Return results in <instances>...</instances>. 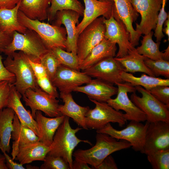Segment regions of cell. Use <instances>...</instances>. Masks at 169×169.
<instances>
[{
  "label": "cell",
  "instance_id": "obj_10",
  "mask_svg": "<svg viewBox=\"0 0 169 169\" xmlns=\"http://www.w3.org/2000/svg\"><path fill=\"white\" fill-rule=\"evenodd\" d=\"M22 96L26 105L31 109V115L34 119L37 110L43 112L50 117L62 115L58 110L59 100L39 87L35 90L29 88Z\"/></svg>",
  "mask_w": 169,
  "mask_h": 169
},
{
  "label": "cell",
  "instance_id": "obj_30",
  "mask_svg": "<svg viewBox=\"0 0 169 169\" xmlns=\"http://www.w3.org/2000/svg\"><path fill=\"white\" fill-rule=\"evenodd\" d=\"M115 58L120 63L125 72H142L149 76L155 77L144 63V60L147 58L139 54L136 48L130 51L126 55L122 58Z\"/></svg>",
  "mask_w": 169,
  "mask_h": 169
},
{
  "label": "cell",
  "instance_id": "obj_51",
  "mask_svg": "<svg viewBox=\"0 0 169 169\" xmlns=\"http://www.w3.org/2000/svg\"><path fill=\"white\" fill-rule=\"evenodd\" d=\"M165 52H164V57L163 59L169 61V46L165 50Z\"/></svg>",
  "mask_w": 169,
  "mask_h": 169
},
{
  "label": "cell",
  "instance_id": "obj_3",
  "mask_svg": "<svg viewBox=\"0 0 169 169\" xmlns=\"http://www.w3.org/2000/svg\"><path fill=\"white\" fill-rule=\"evenodd\" d=\"M49 50L35 31L27 28L24 33L14 31L12 41L3 52L10 56L16 51H21L32 61L40 62L42 56Z\"/></svg>",
  "mask_w": 169,
  "mask_h": 169
},
{
  "label": "cell",
  "instance_id": "obj_31",
  "mask_svg": "<svg viewBox=\"0 0 169 169\" xmlns=\"http://www.w3.org/2000/svg\"><path fill=\"white\" fill-rule=\"evenodd\" d=\"M121 77L124 82H129L134 86H141L148 90L157 85L169 86V79H162L147 75L145 73L140 77H136L131 73L123 71Z\"/></svg>",
  "mask_w": 169,
  "mask_h": 169
},
{
  "label": "cell",
  "instance_id": "obj_38",
  "mask_svg": "<svg viewBox=\"0 0 169 169\" xmlns=\"http://www.w3.org/2000/svg\"><path fill=\"white\" fill-rule=\"evenodd\" d=\"M40 169H70L69 164L62 157L47 154Z\"/></svg>",
  "mask_w": 169,
  "mask_h": 169
},
{
  "label": "cell",
  "instance_id": "obj_47",
  "mask_svg": "<svg viewBox=\"0 0 169 169\" xmlns=\"http://www.w3.org/2000/svg\"><path fill=\"white\" fill-rule=\"evenodd\" d=\"M13 35L6 34L0 30V52H3L12 41Z\"/></svg>",
  "mask_w": 169,
  "mask_h": 169
},
{
  "label": "cell",
  "instance_id": "obj_17",
  "mask_svg": "<svg viewBox=\"0 0 169 169\" xmlns=\"http://www.w3.org/2000/svg\"><path fill=\"white\" fill-rule=\"evenodd\" d=\"M83 0L85 5L83 18L76 26L79 34L88 24L100 16H102L106 19L112 16L115 18L118 16L113 1Z\"/></svg>",
  "mask_w": 169,
  "mask_h": 169
},
{
  "label": "cell",
  "instance_id": "obj_19",
  "mask_svg": "<svg viewBox=\"0 0 169 169\" xmlns=\"http://www.w3.org/2000/svg\"><path fill=\"white\" fill-rule=\"evenodd\" d=\"M85 84L84 86L76 87L73 91L84 94L89 99L104 102H106L112 96L116 95L117 93V87L99 79H92Z\"/></svg>",
  "mask_w": 169,
  "mask_h": 169
},
{
  "label": "cell",
  "instance_id": "obj_8",
  "mask_svg": "<svg viewBox=\"0 0 169 169\" xmlns=\"http://www.w3.org/2000/svg\"><path fill=\"white\" fill-rule=\"evenodd\" d=\"M148 122L131 120L126 127L121 130L114 128L108 123L102 128L96 130L97 133H105L117 139L125 140L130 143L135 151L142 152Z\"/></svg>",
  "mask_w": 169,
  "mask_h": 169
},
{
  "label": "cell",
  "instance_id": "obj_28",
  "mask_svg": "<svg viewBox=\"0 0 169 169\" xmlns=\"http://www.w3.org/2000/svg\"><path fill=\"white\" fill-rule=\"evenodd\" d=\"M51 0H21L19 10L27 17L42 21L48 19Z\"/></svg>",
  "mask_w": 169,
  "mask_h": 169
},
{
  "label": "cell",
  "instance_id": "obj_35",
  "mask_svg": "<svg viewBox=\"0 0 169 169\" xmlns=\"http://www.w3.org/2000/svg\"><path fill=\"white\" fill-rule=\"evenodd\" d=\"M146 155L153 169H169V149L158 150Z\"/></svg>",
  "mask_w": 169,
  "mask_h": 169
},
{
  "label": "cell",
  "instance_id": "obj_52",
  "mask_svg": "<svg viewBox=\"0 0 169 169\" xmlns=\"http://www.w3.org/2000/svg\"><path fill=\"white\" fill-rule=\"evenodd\" d=\"M0 169H8L5 163V160L0 161Z\"/></svg>",
  "mask_w": 169,
  "mask_h": 169
},
{
  "label": "cell",
  "instance_id": "obj_12",
  "mask_svg": "<svg viewBox=\"0 0 169 169\" xmlns=\"http://www.w3.org/2000/svg\"><path fill=\"white\" fill-rule=\"evenodd\" d=\"M104 22L105 26V38L119 46L115 58H122L135 48L131 43L130 33L126 26L119 18L112 16L108 19L105 18Z\"/></svg>",
  "mask_w": 169,
  "mask_h": 169
},
{
  "label": "cell",
  "instance_id": "obj_41",
  "mask_svg": "<svg viewBox=\"0 0 169 169\" xmlns=\"http://www.w3.org/2000/svg\"><path fill=\"white\" fill-rule=\"evenodd\" d=\"M36 79L38 86L43 90L55 98L59 97L57 88L53 85L48 76Z\"/></svg>",
  "mask_w": 169,
  "mask_h": 169
},
{
  "label": "cell",
  "instance_id": "obj_16",
  "mask_svg": "<svg viewBox=\"0 0 169 169\" xmlns=\"http://www.w3.org/2000/svg\"><path fill=\"white\" fill-rule=\"evenodd\" d=\"M92 79L84 72H80L60 64L51 81L62 93H71L78 86L86 84Z\"/></svg>",
  "mask_w": 169,
  "mask_h": 169
},
{
  "label": "cell",
  "instance_id": "obj_43",
  "mask_svg": "<svg viewBox=\"0 0 169 169\" xmlns=\"http://www.w3.org/2000/svg\"><path fill=\"white\" fill-rule=\"evenodd\" d=\"M7 81L13 84L15 82V75L9 71L5 67L2 61V57L0 54V81Z\"/></svg>",
  "mask_w": 169,
  "mask_h": 169
},
{
  "label": "cell",
  "instance_id": "obj_55",
  "mask_svg": "<svg viewBox=\"0 0 169 169\" xmlns=\"http://www.w3.org/2000/svg\"><path fill=\"white\" fill-rule=\"evenodd\" d=\"M100 1H113L112 0H99Z\"/></svg>",
  "mask_w": 169,
  "mask_h": 169
},
{
  "label": "cell",
  "instance_id": "obj_37",
  "mask_svg": "<svg viewBox=\"0 0 169 169\" xmlns=\"http://www.w3.org/2000/svg\"><path fill=\"white\" fill-rule=\"evenodd\" d=\"M40 63L44 67L47 76L51 80L55 75L58 67L61 64L51 49L49 50L42 56Z\"/></svg>",
  "mask_w": 169,
  "mask_h": 169
},
{
  "label": "cell",
  "instance_id": "obj_53",
  "mask_svg": "<svg viewBox=\"0 0 169 169\" xmlns=\"http://www.w3.org/2000/svg\"><path fill=\"white\" fill-rule=\"evenodd\" d=\"M5 161V157L3 155L0 153V161Z\"/></svg>",
  "mask_w": 169,
  "mask_h": 169
},
{
  "label": "cell",
  "instance_id": "obj_20",
  "mask_svg": "<svg viewBox=\"0 0 169 169\" xmlns=\"http://www.w3.org/2000/svg\"><path fill=\"white\" fill-rule=\"evenodd\" d=\"M112 0L118 17L125 24L130 33L131 43L135 47L138 45L141 36L132 25L139 16L138 13L134 8L130 0Z\"/></svg>",
  "mask_w": 169,
  "mask_h": 169
},
{
  "label": "cell",
  "instance_id": "obj_2",
  "mask_svg": "<svg viewBox=\"0 0 169 169\" xmlns=\"http://www.w3.org/2000/svg\"><path fill=\"white\" fill-rule=\"evenodd\" d=\"M69 120V117L65 116L55 132L50 146L51 150L47 154L62 157L69 164L70 169H72V156L75 148L81 142L91 144L88 140L80 139L76 136V133L83 128H72Z\"/></svg>",
  "mask_w": 169,
  "mask_h": 169
},
{
  "label": "cell",
  "instance_id": "obj_25",
  "mask_svg": "<svg viewBox=\"0 0 169 169\" xmlns=\"http://www.w3.org/2000/svg\"><path fill=\"white\" fill-rule=\"evenodd\" d=\"M117 50L116 44L105 38L93 48L80 64V70L83 71L107 58L115 57Z\"/></svg>",
  "mask_w": 169,
  "mask_h": 169
},
{
  "label": "cell",
  "instance_id": "obj_21",
  "mask_svg": "<svg viewBox=\"0 0 169 169\" xmlns=\"http://www.w3.org/2000/svg\"><path fill=\"white\" fill-rule=\"evenodd\" d=\"M22 95L11 84L9 95L6 107L12 109L18 118L21 123L33 130L38 136V130L37 123L32 116L31 112L27 110L21 101Z\"/></svg>",
  "mask_w": 169,
  "mask_h": 169
},
{
  "label": "cell",
  "instance_id": "obj_46",
  "mask_svg": "<svg viewBox=\"0 0 169 169\" xmlns=\"http://www.w3.org/2000/svg\"><path fill=\"white\" fill-rule=\"evenodd\" d=\"M5 157L6 165L8 169H25L23 165L15 162L12 157H10L6 152H3Z\"/></svg>",
  "mask_w": 169,
  "mask_h": 169
},
{
  "label": "cell",
  "instance_id": "obj_7",
  "mask_svg": "<svg viewBox=\"0 0 169 169\" xmlns=\"http://www.w3.org/2000/svg\"><path fill=\"white\" fill-rule=\"evenodd\" d=\"M90 100L95 106L93 109H90L85 115V123L88 129L100 130L110 122L117 123L120 127L126 124L127 120L121 112L115 110L107 102Z\"/></svg>",
  "mask_w": 169,
  "mask_h": 169
},
{
  "label": "cell",
  "instance_id": "obj_50",
  "mask_svg": "<svg viewBox=\"0 0 169 169\" xmlns=\"http://www.w3.org/2000/svg\"><path fill=\"white\" fill-rule=\"evenodd\" d=\"M165 28L162 29L163 31L168 37V40L169 39V18H167L164 23Z\"/></svg>",
  "mask_w": 169,
  "mask_h": 169
},
{
  "label": "cell",
  "instance_id": "obj_27",
  "mask_svg": "<svg viewBox=\"0 0 169 169\" xmlns=\"http://www.w3.org/2000/svg\"><path fill=\"white\" fill-rule=\"evenodd\" d=\"M20 2L12 9H0V30L4 33L13 35L14 31L23 33L26 32L27 28L21 24L18 20Z\"/></svg>",
  "mask_w": 169,
  "mask_h": 169
},
{
  "label": "cell",
  "instance_id": "obj_26",
  "mask_svg": "<svg viewBox=\"0 0 169 169\" xmlns=\"http://www.w3.org/2000/svg\"><path fill=\"white\" fill-rule=\"evenodd\" d=\"M13 125V131L12 133L11 138L13 141L11 154L13 159L14 160L15 154L19 146L39 140L38 136L33 130L21 123L15 113Z\"/></svg>",
  "mask_w": 169,
  "mask_h": 169
},
{
  "label": "cell",
  "instance_id": "obj_29",
  "mask_svg": "<svg viewBox=\"0 0 169 169\" xmlns=\"http://www.w3.org/2000/svg\"><path fill=\"white\" fill-rule=\"evenodd\" d=\"M14 115L13 110L8 107L4 108L0 112V149L2 152H10Z\"/></svg>",
  "mask_w": 169,
  "mask_h": 169
},
{
  "label": "cell",
  "instance_id": "obj_32",
  "mask_svg": "<svg viewBox=\"0 0 169 169\" xmlns=\"http://www.w3.org/2000/svg\"><path fill=\"white\" fill-rule=\"evenodd\" d=\"M153 32L145 34L141 41V45L136 48L137 52L153 60L163 59L164 53L159 50L160 42H155L152 39Z\"/></svg>",
  "mask_w": 169,
  "mask_h": 169
},
{
  "label": "cell",
  "instance_id": "obj_4",
  "mask_svg": "<svg viewBox=\"0 0 169 169\" xmlns=\"http://www.w3.org/2000/svg\"><path fill=\"white\" fill-rule=\"evenodd\" d=\"M3 63L6 69L15 75L16 81L13 84L22 95L29 88L39 87L29 58L23 52H15L7 56Z\"/></svg>",
  "mask_w": 169,
  "mask_h": 169
},
{
  "label": "cell",
  "instance_id": "obj_48",
  "mask_svg": "<svg viewBox=\"0 0 169 169\" xmlns=\"http://www.w3.org/2000/svg\"><path fill=\"white\" fill-rule=\"evenodd\" d=\"M21 0H0V9H10L15 7Z\"/></svg>",
  "mask_w": 169,
  "mask_h": 169
},
{
  "label": "cell",
  "instance_id": "obj_34",
  "mask_svg": "<svg viewBox=\"0 0 169 169\" xmlns=\"http://www.w3.org/2000/svg\"><path fill=\"white\" fill-rule=\"evenodd\" d=\"M61 64L74 70L80 71L79 64L76 54L65 51L59 47L51 49Z\"/></svg>",
  "mask_w": 169,
  "mask_h": 169
},
{
  "label": "cell",
  "instance_id": "obj_40",
  "mask_svg": "<svg viewBox=\"0 0 169 169\" xmlns=\"http://www.w3.org/2000/svg\"><path fill=\"white\" fill-rule=\"evenodd\" d=\"M148 91L159 101L169 106V86L157 85L152 88Z\"/></svg>",
  "mask_w": 169,
  "mask_h": 169
},
{
  "label": "cell",
  "instance_id": "obj_1",
  "mask_svg": "<svg viewBox=\"0 0 169 169\" xmlns=\"http://www.w3.org/2000/svg\"><path fill=\"white\" fill-rule=\"evenodd\" d=\"M95 145L86 149H78L73 152L75 158L85 162L95 169L109 155L116 151L129 148L130 143L124 140L118 141L108 134L97 133Z\"/></svg>",
  "mask_w": 169,
  "mask_h": 169
},
{
  "label": "cell",
  "instance_id": "obj_6",
  "mask_svg": "<svg viewBox=\"0 0 169 169\" xmlns=\"http://www.w3.org/2000/svg\"><path fill=\"white\" fill-rule=\"evenodd\" d=\"M135 87L136 91L141 94V97L138 96L136 92L133 93L130 99L145 114L146 121L169 122V106L159 101L142 87L139 85Z\"/></svg>",
  "mask_w": 169,
  "mask_h": 169
},
{
  "label": "cell",
  "instance_id": "obj_36",
  "mask_svg": "<svg viewBox=\"0 0 169 169\" xmlns=\"http://www.w3.org/2000/svg\"><path fill=\"white\" fill-rule=\"evenodd\" d=\"M144 63L155 77L162 76L169 78V61L163 59L153 60L147 58Z\"/></svg>",
  "mask_w": 169,
  "mask_h": 169
},
{
  "label": "cell",
  "instance_id": "obj_9",
  "mask_svg": "<svg viewBox=\"0 0 169 169\" xmlns=\"http://www.w3.org/2000/svg\"><path fill=\"white\" fill-rule=\"evenodd\" d=\"M105 18L103 17L97 18L79 34L76 44V53L79 65L93 48L105 38Z\"/></svg>",
  "mask_w": 169,
  "mask_h": 169
},
{
  "label": "cell",
  "instance_id": "obj_15",
  "mask_svg": "<svg viewBox=\"0 0 169 169\" xmlns=\"http://www.w3.org/2000/svg\"><path fill=\"white\" fill-rule=\"evenodd\" d=\"M91 78L99 79L116 85L125 82L121 77L124 69L115 57H109L83 71Z\"/></svg>",
  "mask_w": 169,
  "mask_h": 169
},
{
  "label": "cell",
  "instance_id": "obj_39",
  "mask_svg": "<svg viewBox=\"0 0 169 169\" xmlns=\"http://www.w3.org/2000/svg\"><path fill=\"white\" fill-rule=\"evenodd\" d=\"M166 0H162L161 6L159 13L154 35L156 38V42H160L165 36L163 33V25L169 17V14L165 10Z\"/></svg>",
  "mask_w": 169,
  "mask_h": 169
},
{
  "label": "cell",
  "instance_id": "obj_22",
  "mask_svg": "<svg viewBox=\"0 0 169 169\" xmlns=\"http://www.w3.org/2000/svg\"><path fill=\"white\" fill-rule=\"evenodd\" d=\"M50 150V146L39 141L20 145L16 152L14 160L23 165L34 161H44Z\"/></svg>",
  "mask_w": 169,
  "mask_h": 169
},
{
  "label": "cell",
  "instance_id": "obj_14",
  "mask_svg": "<svg viewBox=\"0 0 169 169\" xmlns=\"http://www.w3.org/2000/svg\"><path fill=\"white\" fill-rule=\"evenodd\" d=\"M148 122L141 153L147 155L158 150L169 149V122Z\"/></svg>",
  "mask_w": 169,
  "mask_h": 169
},
{
  "label": "cell",
  "instance_id": "obj_49",
  "mask_svg": "<svg viewBox=\"0 0 169 169\" xmlns=\"http://www.w3.org/2000/svg\"><path fill=\"white\" fill-rule=\"evenodd\" d=\"M88 164L84 161L75 158L72 162V169H92Z\"/></svg>",
  "mask_w": 169,
  "mask_h": 169
},
{
  "label": "cell",
  "instance_id": "obj_13",
  "mask_svg": "<svg viewBox=\"0 0 169 169\" xmlns=\"http://www.w3.org/2000/svg\"><path fill=\"white\" fill-rule=\"evenodd\" d=\"M135 10L139 13L141 20L136 23V30L139 34H146L156 27L158 15L162 0H130Z\"/></svg>",
  "mask_w": 169,
  "mask_h": 169
},
{
  "label": "cell",
  "instance_id": "obj_18",
  "mask_svg": "<svg viewBox=\"0 0 169 169\" xmlns=\"http://www.w3.org/2000/svg\"><path fill=\"white\" fill-rule=\"evenodd\" d=\"M80 14L71 10H65L58 11L55 15L52 24L61 26L62 24L65 27L67 32L66 41V51L75 54L77 52V41L79 34L76 24L79 23Z\"/></svg>",
  "mask_w": 169,
  "mask_h": 169
},
{
  "label": "cell",
  "instance_id": "obj_44",
  "mask_svg": "<svg viewBox=\"0 0 169 169\" xmlns=\"http://www.w3.org/2000/svg\"><path fill=\"white\" fill-rule=\"evenodd\" d=\"M117 165L113 157L109 155L105 158L95 169H117Z\"/></svg>",
  "mask_w": 169,
  "mask_h": 169
},
{
  "label": "cell",
  "instance_id": "obj_24",
  "mask_svg": "<svg viewBox=\"0 0 169 169\" xmlns=\"http://www.w3.org/2000/svg\"><path fill=\"white\" fill-rule=\"evenodd\" d=\"M65 116L48 118L44 116L40 110L36 112L35 120L38 130V137L40 141L50 146L56 131L63 121Z\"/></svg>",
  "mask_w": 169,
  "mask_h": 169
},
{
  "label": "cell",
  "instance_id": "obj_54",
  "mask_svg": "<svg viewBox=\"0 0 169 169\" xmlns=\"http://www.w3.org/2000/svg\"><path fill=\"white\" fill-rule=\"evenodd\" d=\"M29 166V165H28ZM30 167H29L28 165H27L26 166V167L27 169H31V168H33V169H39V168L37 167V166H29Z\"/></svg>",
  "mask_w": 169,
  "mask_h": 169
},
{
  "label": "cell",
  "instance_id": "obj_23",
  "mask_svg": "<svg viewBox=\"0 0 169 169\" xmlns=\"http://www.w3.org/2000/svg\"><path fill=\"white\" fill-rule=\"evenodd\" d=\"M59 97L64 105H59L58 110L62 115L71 118L82 128L88 129L85 123V115L90 109L88 106H82L74 100L71 93L60 92Z\"/></svg>",
  "mask_w": 169,
  "mask_h": 169
},
{
  "label": "cell",
  "instance_id": "obj_11",
  "mask_svg": "<svg viewBox=\"0 0 169 169\" xmlns=\"http://www.w3.org/2000/svg\"><path fill=\"white\" fill-rule=\"evenodd\" d=\"M116 85L118 90L116 97L110 98L107 101V103L117 111L122 110L124 111V117L127 120L140 122L146 121L145 114L134 104L128 95V93L136 92L135 87L125 82Z\"/></svg>",
  "mask_w": 169,
  "mask_h": 169
},
{
  "label": "cell",
  "instance_id": "obj_33",
  "mask_svg": "<svg viewBox=\"0 0 169 169\" xmlns=\"http://www.w3.org/2000/svg\"><path fill=\"white\" fill-rule=\"evenodd\" d=\"M51 5L48 11V21L52 23L56 13L58 11L71 10L79 13L83 16L84 7L78 0H51Z\"/></svg>",
  "mask_w": 169,
  "mask_h": 169
},
{
  "label": "cell",
  "instance_id": "obj_45",
  "mask_svg": "<svg viewBox=\"0 0 169 169\" xmlns=\"http://www.w3.org/2000/svg\"><path fill=\"white\" fill-rule=\"evenodd\" d=\"M29 62L36 78L47 76L45 69L41 63L33 62L29 59Z\"/></svg>",
  "mask_w": 169,
  "mask_h": 169
},
{
  "label": "cell",
  "instance_id": "obj_42",
  "mask_svg": "<svg viewBox=\"0 0 169 169\" xmlns=\"http://www.w3.org/2000/svg\"><path fill=\"white\" fill-rule=\"evenodd\" d=\"M12 84L7 81H0V112L6 107Z\"/></svg>",
  "mask_w": 169,
  "mask_h": 169
},
{
  "label": "cell",
  "instance_id": "obj_5",
  "mask_svg": "<svg viewBox=\"0 0 169 169\" xmlns=\"http://www.w3.org/2000/svg\"><path fill=\"white\" fill-rule=\"evenodd\" d=\"M18 18L23 26L34 31L39 36L49 50L55 47L66 49L67 32L65 28L50 24L38 19H30L19 10Z\"/></svg>",
  "mask_w": 169,
  "mask_h": 169
}]
</instances>
